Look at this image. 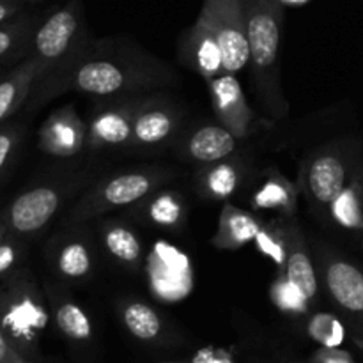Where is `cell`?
Returning a JSON list of instances; mask_svg holds the SVG:
<instances>
[{"instance_id":"cell-1","label":"cell","mask_w":363,"mask_h":363,"mask_svg":"<svg viewBox=\"0 0 363 363\" xmlns=\"http://www.w3.org/2000/svg\"><path fill=\"white\" fill-rule=\"evenodd\" d=\"M82 0H66L46 14L32 34L27 57L38 64L32 89V106L46 103L67 91L71 73L91 48Z\"/></svg>"},{"instance_id":"cell-2","label":"cell","mask_w":363,"mask_h":363,"mask_svg":"<svg viewBox=\"0 0 363 363\" xmlns=\"http://www.w3.org/2000/svg\"><path fill=\"white\" fill-rule=\"evenodd\" d=\"M248 27L250 64L259 98L266 112L282 119L289 103L280 87V43H282L284 4L279 0H243Z\"/></svg>"},{"instance_id":"cell-3","label":"cell","mask_w":363,"mask_h":363,"mask_svg":"<svg viewBox=\"0 0 363 363\" xmlns=\"http://www.w3.org/2000/svg\"><path fill=\"white\" fill-rule=\"evenodd\" d=\"M170 69L158 60L142 64L138 60L119 59L112 53L99 52L91 45L84 59L77 64L67 80V91H77L92 98H123L135 96L145 89L169 84Z\"/></svg>"},{"instance_id":"cell-4","label":"cell","mask_w":363,"mask_h":363,"mask_svg":"<svg viewBox=\"0 0 363 363\" xmlns=\"http://www.w3.org/2000/svg\"><path fill=\"white\" fill-rule=\"evenodd\" d=\"M46 323L45 294L30 273L16 269L0 280V326L23 357L32 353Z\"/></svg>"},{"instance_id":"cell-5","label":"cell","mask_w":363,"mask_h":363,"mask_svg":"<svg viewBox=\"0 0 363 363\" xmlns=\"http://www.w3.org/2000/svg\"><path fill=\"white\" fill-rule=\"evenodd\" d=\"M170 177L163 169H137L116 174L92 184L73 206L71 223H85L113 209L130 208L155 194Z\"/></svg>"},{"instance_id":"cell-6","label":"cell","mask_w":363,"mask_h":363,"mask_svg":"<svg viewBox=\"0 0 363 363\" xmlns=\"http://www.w3.org/2000/svg\"><path fill=\"white\" fill-rule=\"evenodd\" d=\"M353 152L342 144H330L311 152L303 160L298 188L315 213L328 215L332 202L347 186L357 170Z\"/></svg>"},{"instance_id":"cell-7","label":"cell","mask_w":363,"mask_h":363,"mask_svg":"<svg viewBox=\"0 0 363 363\" xmlns=\"http://www.w3.org/2000/svg\"><path fill=\"white\" fill-rule=\"evenodd\" d=\"M319 280L328 293L330 300L340 308L351 321L354 332L363 339V272L354 262L332 248H319L318 261Z\"/></svg>"},{"instance_id":"cell-8","label":"cell","mask_w":363,"mask_h":363,"mask_svg":"<svg viewBox=\"0 0 363 363\" xmlns=\"http://www.w3.org/2000/svg\"><path fill=\"white\" fill-rule=\"evenodd\" d=\"M199 14L208 21L222 46L227 73H240L250 62L243 0H204Z\"/></svg>"},{"instance_id":"cell-9","label":"cell","mask_w":363,"mask_h":363,"mask_svg":"<svg viewBox=\"0 0 363 363\" xmlns=\"http://www.w3.org/2000/svg\"><path fill=\"white\" fill-rule=\"evenodd\" d=\"M66 191L57 184H35L9 202L2 213L9 234L16 238H30L41 233L59 213Z\"/></svg>"},{"instance_id":"cell-10","label":"cell","mask_w":363,"mask_h":363,"mask_svg":"<svg viewBox=\"0 0 363 363\" xmlns=\"http://www.w3.org/2000/svg\"><path fill=\"white\" fill-rule=\"evenodd\" d=\"M142 98L140 94L112 98V101L94 108L87 123V147L96 151L131 145L135 110Z\"/></svg>"},{"instance_id":"cell-11","label":"cell","mask_w":363,"mask_h":363,"mask_svg":"<svg viewBox=\"0 0 363 363\" xmlns=\"http://www.w3.org/2000/svg\"><path fill=\"white\" fill-rule=\"evenodd\" d=\"M208 89L213 112L218 123L233 131L240 140H247L250 137L255 116L236 74L225 71L220 77L209 80Z\"/></svg>"},{"instance_id":"cell-12","label":"cell","mask_w":363,"mask_h":363,"mask_svg":"<svg viewBox=\"0 0 363 363\" xmlns=\"http://www.w3.org/2000/svg\"><path fill=\"white\" fill-rule=\"evenodd\" d=\"M38 147L55 158H71L87 147V124L74 106H62L46 117L38 131Z\"/></svg>"},{"instance_id":"cell-13","label":"cell","mask_w":363,"mask_h":363,"mask_svg":"<svg viewBox=\"0 0 363 363\" xmlns=\"http://www.w3.org/2000/svg\"><path fill=\"white\" fill-rule=\"evenodd\" d=\"M181 126V112L163 98H142L135 110L133 147H155L174 137Z\"/></svg>"},{"instance_id":"cell-14","label":"cell","mask_w":363,"mask_h":363,"mask_svg":"<svg viewBox=\"0 0 363 363\" xmlns=\"http://www.w3.org/2000/svg\"><path fill=\"white\" fill-rule=\"evenodd\" d=\"M184 62L197 71L206 82L225 73L222 46L208 21L199 14L197 21L183 38Z\"/></svg>"},{"instance_id":"cell-15","label":"cell","mask_w":363,"mask_h":363,"mask_svg":"<svg viewBox=\"0 0 363 363\" xmlns=\"http://www.w3.org/2000/svg\"><path fill=\"white\" fill-rule=\"evenodd\" d=\"M300 188L279 169H268L248 191V206L254 211H275L293 218L298 211Z\"/></svg>"},{"instance_id":"cell-16","label":"cell","mask_w":363,"mask_h":363,"mask_svg":"<svg viewBox=\"0 0 363 363\" xmlns=\"http://www.w3.org/2000/svg\"><path fill=\"white\" fill-rule=\"evenodd\" d=\"M240 138L222 124H204L191 130L181 140V155L201 165L220 162L236 155Z\"/></svg>"},{"instance_id":"cell-17","label":"cell","mask_w":363,"mask_h":363,"mask_svg":"<svg viewBox=\"0 0 363 363\" xmlns=\"http://www.w3.org/2000/svg\"><path fill=\"white\" fill-rule=\"evenodd\" d=\"M247 169L248 163L238 155L202 165L197 174L199 194L209 201L227 202L240 191L247 177Z\"/></svg>"},{"instance_id":"cell-18","label":"cell","mask_w":363,"mask_h":363,"mask_svg":"<svg viewBox=\"0 0 363 363\" xmlns=\"http://www.w3.org/2000/svg\"><path fill=\"white\" fill-rule=\"evenodd\" d=\"M287 279L314 303L319 296V273L311 255L307 240L298 225L296 216L289 218V247H287V261L284 268Z\"/></svg>"},{"instance_id":"cell-19","label":"cell","mask_w":363,"mask_h":363,"mask_svg":"<svg viewBox=\"0 0 363 363\" xmlns=\"http://www.w3.org/2000/svg\"><path fill=\"white\" fill-rule=\"evenodd\" d=\"M264 220L254 211L238 208L233 202H223L218 216V227L213 236L211 245L218 250L234 252L243 248L250 241H255Z\"/></svg>"},{"instance_id":"cell-20","label":"cell","mask_w":363,"mask_h":363,"mask_svg":"<svg viewBox=\"0 0 363 363\" xmlns=\"http://www.w3.org/2000/svg\"><path fill=\"white\" fill-rule=\"evenodd\" d=\"M45 293L59 332L73 342H89L92 339V325L87 312L60 284L45 282Z\"/></svg>"},{"instance_id":"cell-21","label":"cell","mask_w":363,"mask_h":363,"mask_svg":"<svg viewBox=\"0 0 363 363\" xmlns=\"http://www.w3.org/2000/svg\"><path fill=\"white\" fill-rule=\"evenodd\" d=\"M50 262L59 279L66 282H87L94 272V255L80 236H64L53 241L48 250Z\"/></svg>"},{"instance_id":"cell-22","label":"cell","mask_w":363,"mask_h":363,"mask_svg":"<svg viewBox=\"0 0 363 363\" xmlns=\"http://www.w3.org/2000/svg\"><path fill=\"white\" fill-rule=\"evenodd\" d=\"M135 213L151 225L177 230L186 222V202L176 190H156L135 204Z\"/></svg>"},{"instance_id":"cell-23","label":"cell","mask_w":363,"mask_h":363,"mask_svg":"<svg viewBox=\"0 0 363 363\" xmlns=\"http://www.w3.org/2000/svg\"><path fill=\"white\" fill-rule=\"evenodd\" d=\"M38 80V64L32 57L21 60L14 69L0 78V123L9 119L30 98Z\"/></svg>"},{"instance_id":"cell-24","label":"cell","mask_w":363,"mask_h":363,"mask_svg":"<svg viewBox=\"0 0 363 363\" xmlns=\"http://www.w3.org/2000/svg\"><path fill=\"white\" fill-rule=\"evenodd\" d=\"M101 241L108 255L126 268H138L144 259V245L137 233L123 222H105L101 225Z\"/></svg>"},{"instance_id":"cell-25","label":"cell","mask_w":363,"mask_h":363,"mask_svg":"<svg viewBox=\"0 0 363 363\" xmlns=\"http://www.w3.org/2000/svg\"><path fill=\"white\" fill-rule=\"evenodd\" d=\"M328 216L344 229L363 230V167L332 202Z\"/></svg>"},{"instance_id":"cell-26","label":"cell","mask_w":363,"mask_h":363,"mask_svg":"<svg viewBox=\"0 0 363 363\" xmlns=\"http://www.w3.org/2000/svg\"><path fill=\"white\" fill-rule=\"evenodd\" d=\"M128 332L142 342H152L162 335V318L151 305L140 300H128L119 308Z\"/></svg>"},{"instance_id":"cell-27","label":"cell","mask_w":363,"mask_h":363,"mask_svg":"<svg viewBox=\"0 0 363 363\" xmlns=\"http://www.w3.org/2000/svg\"><path fill=\"white\" fill-rule=\"evenodd\" d=\"M255 247L275 264L277 272H284L287 261V247H289V218L275 216L262 223L255 238Z\"/></svg>"},{"instance_id":"cell-28","label":"cell","mask_w":363,"mask_h":363,"mask_svg":"<svg viewBox=\"0 0 363 363\" xmlns=\"http://www.w3.org/2000/svg\"><path fill=\"white\" fill-rule=\"evenodd\" d=\"M38 20L30 14H18L7 23L0 25V59H7L16 53L28 52L32 34Z\"/></svg>"},{"instance_id":"cell-29","label":"cell","mask_w":363,"mask_h":363,"mask_svg":"<svg viewBox=\"0 0 363 363\" xmlns=\"http://www.w3.org/2000/svg\"><path fill=\"white\" fill-rule=\"evenodd\" d=\"M269 298L279 311L293 315L307 314L312 305L307 296L287 279L284 272H277L275 280L269 286Z\"/></svg>"},{"instance_id":"cell-30","label":"cell","mask_w":363,"mask_h":363,"mask_svg":"<svg viewBox=\"0 0 363 363\" xmlns=\"http://www.w3.org/2000/svg\"><path fill=\"white\" fill-rule=\"evenodd\" d=\"M308 333L325 347H339L344 340V326L332 314H315L308 323Z\"/></svg>"},{"instance_id":"cell-31","label":"cell","mask_w":363,"mask_h":363,"mask_svg":"<svg viewBox=\"0 0 363 363\" xmlns=\"http://www.w3.org/2000/svg\"><path fill=\"white\" fill-rule=\"evenodd\" d=\"M20 240L21 238L9 234L0 243V280H4L18 269V264L25 254V247Z\"/></svg>"},{"instance_id":"cell-32","label":"cell","mask_w":363,"mask_h":363,"mask_svg":"<svg viewBox=\"0 0 363 363\" xmlns=\"http://www.w3.org/2000/svg\"><path fill=\"white\" fill-rule=\"evenodd\" d=\"M20 138L21 133L16 126L0 128V176L6 172L7 165L13 160L18 144H20Z\"/></svg>"},{"instance_id":"cell-33","label":"cell","mask_w":363,"mask_h":363,"mask_svg":"<svg viewBox=\"0 0 363 363\" xmlns=\"http://www.w3.org/2000/svg\"><path fill=\"white\" fill-rule=\"evenodd\" d=\"M315 363H354L353 358L335 347H326L315 357Z\"/></svg>"},{"instance_id":"cell-34","label":"cell","mask_w":363,"mask_h":363,"mask_svg":"<svg viewBox=\"0 0 363 363\" xmlns=\"http://www.w3.org/2000/svg\"><path fill=\"white\" fill-rule=\"evenodd\" d=\"M25 4L18 2V0H0V25L7 23L9 20L16 18L21 14Z\"/></svg>"},{"instance_id":"cell-35","label":"cell","mask_w":363,"mask_h":363,"mask_svg":"<svg viewBox=\"0 0 363 363\" xmlns=\"http://www.w3.org/2000/svg\"><path fill=\"white\" fill-rule=\"evenodd\" d=\"M18 354L21 353L13 346V344H11V340L7 339L2 326H0V363H13Z\"/></svg>"},{"instance_id":"cell-36","label":"cell","mask_w":363,"mask_h":363,"mask_svg":"<svg viewBox=\"0 0 363 363\" xmlns=\"http://www.w3.org/2000/svg\"><path fill=\"white\" fill-rule=\"evenodd\" d=\"M194 363H229L227 358H223L222 354H216L215 351L211 350H204L195 357Z\"/></svg>"},{"instance_id":"cell-37","label":"cell","mask_w":363,"mask_h":363,"mask_svg":"<svg viewBox=\"0 0 363 363\" xmlns=\"http://www.w3.org/2000/svg\"><path fill=\"white\" fill-rule=\"evenodd\" d=\"M7 236H9V230H7L6 223H4L2 218H0V243H2Z\"/></svg>"},{"instance_id":"cell-38","label":"cell","mask_w":363,"mask_h":363,"mask_svg":"<svg viewBox=\"0 0 363 363\" xmlns=\"http://www.w3.org/2000/svg\"><path fill=\"white\" fill-rule=\"evenodd\" d=\"M284 6H301V4H307L308 0H279Z\"/></svg>"},{"instance_id":"cell-39","label":"cell","mask_w":363,"mask_h":363,"mask_svg":"<svg viewBox=\"0 0 363 363\" xmlns=\"http://www.w3.org/2000/svg\"><path fill=\"white\" fill-rule=\"evenodd\" d=\"M13 363H32V362H28L27 358L23 357V354H18L16 358H14V362Z\"/></svg>"},{"instance_id":"cell-40","label":"cell","mask_w":363,"mask_h":363,"mask_svg":"<svg viewBox=\"0 0 363 363\" xmlns=\"http://www.w3.org/2000/svg\"><path fill=\"white\" fill-rule=\"evenodd\" d=\"M18 2H21L27 6V4H38V2H41V0H18Z\"/></svg>"}]
</instances>
